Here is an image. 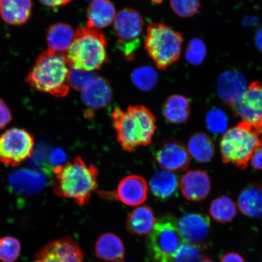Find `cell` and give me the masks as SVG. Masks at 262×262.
Returning <instances> with one entry per match:
<instances>
[{
	"mask_svg": "<svg viewBox=\"0 0 262 262\" xmlns=\"http://www.w3.org/2000/svg\"><path fill=\"white\" fill-rule=\"evenodd\" d=\"M117 142L127 152L152 142L157 129L155 115L142 105L129 106L126 111L115 108L111 114Z\"/></svg>",
	"mask_w": 262,
	"mask_h": 262,
	"instance_id": "obj_1",
	"label": "cell"
},
{
	"mask_svg": "<svg viewBox=\"0 0 262 262\" xmlns=\"http://www.w3.org/2000/svg\"><path fill=\"white\" fill-rule=\"evenodd\" d=\"M54 194L61 198L73 200L78 205L89 203L98 185V171L93 165H88L78 156L70 162L55 167Z\"/></svg>",
	"mask_w": 262,
	"mask_h": 262,
	"instance_id": "obj_2",
	"label": "cell"
},
{
	"mask_svg": "<svg viewBox=\"0 0 262 262\" xmlns=\"http://www.w3.org/2000/svg\"><path fill=\"white\" fill-rule=\"evenodd\" d=\"M70 71L65 54L48 49L39 55L26 81L38 91L55 97H64L71 88Z\"/></svg>",
	"mask_w": 262,
	"mask_h": 262,
	"instance_id": "obj_3",
	"label": "cell"
},
{
	"mask_svg": "<svg viewBox=\"0 0 262 262\" xmlns=\"http://www.w3.org/2000/svg\"><path fill=\"white\" fill-rule=\"evenodd\" d=\"M107 45L105 35L100 29L83 26L75 31L66 57L71 69L93 72L106 63Z\"/></svg>",
	"mask_w": 262,
	"mask_h": 262,
	"instance_id": "obj_4",
	"label": "cell"
},
{
	"mask_svg": "<svg viewBox=\"0 0 262 262\" xmlns=\"http://www.w3.org/2000/svg\"><path fill=\"white\" fill-rule=\"evenodd\" d=\"M261 145L260 134L251 123L243 120L222 137L220 144L222 161L245 169Z\"/></svg>",
	"mask_w": 262,
	"mask_h": 262,
	"instance_id": "obj_5",
	"label": "cell"
},
{
	"mask_svg": "<svg viewBox=\"0 0 262 262\" xmlns=\"http://www.w3.org/2000/svg\"><path fill=\"white\" fill-rule=\"evenodd\" d=\"M183 37L180 32L161 23L147 26L145 48L160 70H166L179 60Z\"/></svg>",
	"mask_w": 262,
	"mask_h": 262,
	"instance_id": "obj_6",
	"label": "cell"
},
{
	"mask_svg": "<svg viewBox=\"0 0 262 262\" xmlns=\"http://www.w3.org/2000/svg\"><path fill=\"white\" fill-rule=\"evenodd\" d=\"M113 24L118 49L126 60H133L141 43L144 25L142 15L136 10L123 9L117 13Z\"/></svg>",
	"mask_w": 262,
	"mask_h": 262,
	"instance_id": "obj_7",
	"label": "cell"
},
{
	"mask_svg": "<svg viewBox=\"0 0 262 262\" xmlns=\"http://www.w3.org/2000/svg\"><path fill=\"white\" fill-rule=\"evenodd\" d=\"M180 242L176 219L166 215L157 221L147 241V249L156 262H171Z\"/></svg>",
	"mask_w": 262,
	"mask_h": 262,
	"instance_id": "obj_8",
	"label": "cell"
},
{
	"mask_svg": "<svg viewBox=\"0 0 262 262\" xmlns=\"http://www.w3.org/2000/svg\"><path fill=\"white\" fill-rule=\"evenodd\" d=\"M34 145V137L27 130H6L0 136V163L12 167L20 165L31 156Z\"/></svg>",
	"mask_w": 262,
	"mask_h": 262,
	"instance_id": "obj_9",
	"label": "cell"
},
{
	"mask_svg": "<svg viewBox=\"0 0 262 262\" xmlns=\"http://www.w3.org/2000/svg\"><path fill=\"white\" fill-rule=\"evenodd\" d=\"M148 188L146 180L142 177L130 175L121 180L116 191H100L98 194L104 199L116 200L124 205L136 206L145 202Z\"/></svg>",
	"mask_w": 262,
	"mask_h": 262,
	"instance_id": "obj_10",
	"label": "cell"
},
{
	"mask_svg": "<svg viewBox=\"0 0 262 262\" xmlns=\"http://www.w3.org/2000/svg\"><path fill=\"white\" fill-rule=\"evenodd\" d=\"M155 158L160 168L172 172H182L188 168L190 156L187 147L180 141L168 139L157 149Z\"/></svg>",
	"mask_w": 262,
	"mask_h": 262,
	"instance_id": "obj_11",
	"label": "cell"
},
{
	"mask_svg": "<svg viewBox=\"0 0 262 262\" xmlns=\"http://www.w3.org/2000/svg\"><path fill=\"white\" fill-rule=\"evenodd\" d=\"M79 246L70 237L57 239L46 245L36 254L34 262H83Z\"/></svg>",
	"mask_w": 262,
	"mask_h": 262,
	"instance_id": "obj_12",
	"label": "cell"
},
{
	"mask_svg": "<svg viewBox=\"0 0 262 262\" xmlns=\"http://www.w3.org/2000/svg\"><path fill=\"white\" fill-rule=\"evenodd\" d=\"M210 228V219L208 215L201 213H190L177 221L180 237L185 243H202L207 237Z\"/></svg>",
	"mask_w": 262,
	"mask_h": 262,
	"instance_id": "obj_13",
	"label": "cell"
},
{
	"mask_svg": "<svg viewBox=\"0 0 262 262\" xmlns=\"http://www.w3.org/2000/svg\"><path fill=\"white\" fill-rule=\"evenodd\" d=\"M81 99L88 107L85 116L91 119L94 116V111L109 105L113 99V91L105 78L96 77L81 91Z\"/></svg>",
	"mask_w": 262,
	"mask_h": 262,
	"instance_id": "obj_14",
	"label": "cell"
},
{
	"mask_svg": "<svg viewBox=\"0 0 262 262\" xmlns=\"http://www.w3.org/2000/svg\"><path fill=\"white\" fill-rule=\"evenodd\" d=\"M232 110L237 116L251 124L262 120V81L253 82Z\"/></svg>",
	"mask_w": 262,
	"mask_h": 262,
	"instance_id": "obj_15",
	"label": "cell"
},
{
	"mask_svg": "<svg viewBox=\"0 0 262 262\" xmlns=\"http://www.w3.org/2000/svg\"><path fill=\"white\" fill-rule=\"evenodd\" d=\"M247 89V81L243 74L237 70L224 72L219 77V96L231 107L241 99Z\"/></svg>",
	"mask_w": 262,
	"mask_h": 262,
	"instance_id": "obj_16",
	"label": "cell"
},
{
	"mask_svg": "<svg viewBox=\"0 0 262 262\" xmlns=\"http://www.w3.org/2000/svg\"><path fill=\"white\" fill-rule=\"evenodd\" d=\"M179 186L186 199L201 202L207 198L210 192L211 183L207 173L201 170H191L182 177Z\"/></svg>",
	"mask_w": 262,
	"mask_h": 262,
	"instance_id": "obj_17",
	"label": "cell"
},
{
	"mask_svg": "<svg viewBox=\"0 0 262 262\" xmlns=\"http://www.w3.org/2000/svg\"><path fill=\"white\" fill-rule=\"evenodd\" d=\"M32 8V0H1L0 15L6 24L21 25L30 18Z\"/></svg>",
	"mask_w": 262,
	"mask_h": 262,
	"instance_id": "obj_18",
	"label": "cell"
},
{
	"mask_svg": "<svg viewBox=\"0 0 262 262\" xmlns=\"http://www.w3.org/2000/svg\"><path fill=\"white\" fill-rule=\"evenodd\" d=\"M116 8L110 0H93L87 9V26L101 29L113 24Z\"/></svg>",
	"mask_w": 262,
	"mask_h": 262,
	"instance_id": "obj_19",
	"label": "cell"
},
{
	"mask_svg": "<svg viewBox=\"0 0 262 262\" xmlns=\"http://www.w3.org/2000/svg\"><path fill=\"white\" fill-rule=\"evenodd\" d=\"M156 222L152 209L143 205L134 209L127 215L126 227L130 234L145 235L152 232Z\"/></svg>",
	"mask_w": 262,
	"mask_h": 262,
	"instance_id": "obj_20",
	"label": "cell"
},
{
	"mask_svg": "<svg viewBox=\"0 0 262 262\" xmlns=\"http://www.w3.org/2000/svg\"><path fill=\"white\" fill-rule=\"evenodd\" d=\"M179 180L174 172L166 170H158L150 179V191L160 201H166L176 194L178 191Z\"/></svg>",
	"mask_w": 262,
	"mask_h": 262,
	"instance_id": "obj_21",
	"label": "cell"
},
{
	"mask_svg": "<svg viewBox=\"0 0 262 262\" xmlns=\"http://www.w3.org/2000/svg\"><path fill=\"white\" fill-rule=\"evenodd\" d=\"M75 36L72 26L63 23L52 25L47 31L48 50L66 54L70 49Z\"/></svg>",
	"mask_w": 262,
	"mask_h": 262,
	"instance_id": "obj_22",
	"label": "cell"
},
{
	"mask_svg": "<svg viewBox=\"0 0 262 262\" xmlns=\"http://www.w3.org/2000/svg\"><path fill=\"white\" fill-rule=\"evenodd\" d=\"M239 210L248 217H262V189L257 185L247 186L238 198Z\"/></svg>",
	"mask_w": 262,
	"mask_h": 262,
	"instance_id": "obj_23",
	"label": "cell"
},
{
	"mask_svg": "<svg viewBox=\"0 0 262 262\" xmlns=\"http://www.w3.org/2000/svg\"><path fill=\"white\" fill-rule=\"evenodd\" d=\"M162 113L169 123L177 124L185 123L187 122L191 113L189 101L182 95H172L164 103Z\"/></svg>",
	"mask_w": 262,
	"mask_h": 262,
	"instance_id": "obj_24",
	"label": "cell"
},
{
	"mask_svg": "<svg viewBox=\"0 0 262 262\" xmlns=\"http://www.w3.org/2000/svg\"><path fill=\"white\" fill-rule=\"evenodd\" d=\"M96 253L98 258L104 260L122 261L124 257L123 242L113 233L101 235L97 241Z\"/></svg>",
	"mask_w": 262,
	"mask_h": 262,
	"instance_id": "obj_25",
	"label": "cell"
},
{
	"mask_svg": "<svg viewBox=\"0 0 262 262\" xmlns=\"http://www.w3.org/2000/svg\"><path fill=\"white\" fill-rule=\"evenodd\" d=\"M189 155L196 162L207 163L215 155V145L212 140L205 133H196L189 139L188 144Z\"/></svg>",
	"mask_w": 262,
	"mask_h": 262,
	"instance_id": "obj_26",
	"label": "cell"
},
{
	"mask_svg": "<svg viewBox=\"0 0 262 262\" xmlns=\"http://www.w3.org/2000/svg\"><path fill=\"white\" fill-rule=\"evenodd\" d=\"M14 188L24 193L38 191L45 184L43 176L30 171L15 172L10 178Z\"/></svg>",
	"mask_w": 262,
	"mask_h": 262,
	"instance_id": "obj_27",
	"label": "cell"
},
{
	"mask_svg": "<svg viewBox=\"0 0 262 262\" xmlns=\"http://www.w3.org/2000/svg\"><path fill=\"white\" fill-rule=\"evenodd\" d=\"M209 214L214 220L221 224L231 222L237 214V206L227 196L222 195L211 202Z\"/></svg>",
	"mask_w": 262,
	"mask_h": 262,
	"instance_id": "obj_28",
	"label": "cell"
},
{
	"mask_svg": "<svg viewBox=\"0 0 262 262\" xmlns=\"http://www.w3.org/2000/svg\"><path fill=\"white\" fill-rule=\"evenodd\" d=\"M131 80L140 90L149 91L155 87L158 75L155 69L146 66L134 70L131 75Z\"/></svg>",
	"mask_w": 262,
	"mask_h": 262,
	"instance_id": "obj_29",
	"label": "cell"
},
{
	"mask_svg": "<svg viewBox=\"0 0 262 262\" xmlns=\"http://www.w3.org/2000/svg\"><path fill=\"white\" fill-rule=\"evenodd\" d=\"M202 256L201 246L183 242L173 255L171 262H199Z\"/></svg>",
	"mask_w": 262,
	"mask_h": 262,
	"instance_id": "obj_30",
	"label": "cell"
},
{
	"mask_svg": "<svg viewBox=\"0 0 262 262\" xmlns=\"http://www.w3.org/2000/svg\"><path fill=\"white\" fill-rule=\"evenodd\" d=\"M228 124L227 115L219 108H213L206 114V125L209 132L224 133L228 128Z\"/></svg>",
	"mask_w": 262,
	"mask_h": 262,
	"instance_id": "obj_31",
	"label": "cell"
},
{
	"mask_svg": "<svg viewBox=\"0 0 262 262\" xmlns=\"http://www.w3.org/2000/svg\"><path fill=\"white\" fill-rule=\"evenodd\" d=\"M20 251V243L16 238L8 236L0 239V260L14 261L19 257Z\"/></svg>",
	"mask_w": 262,
	"mask_h": 262,
	"instance_id": "obj_32",
	"label": "cell"
},
{
	"mask_svg": "<svg viewBox=\"0 0 262 262\" xmlns=\"http://www.w3.org/2000/svg\"><path fill=\"white\" fill-rule=\"evenodd\" d=\"M207 54L204 42L199 38H193L189 42L186 50V59L190 64L199 65L204 62Z\"/></svg>",
	"mask_w": 262,
	"mask_h": 262,
	"instance_id": "obj_33",
	"label": "cell"
},
{
	"mask_svg": "<svg viewBox=\"0 0 262 262\" xmlns=\"http://www.w3.org/2000/svg\"><path fill=\"white\" fill-rule=\"evenodd\" d=\"M171 8L176 15L182 18L191 17L199 11L200 0H171Z\"/></svg>",
	"mask_w": 262,
	"mask_h": 262,
	"instance_id": "obj_34",
	"label": "cell"
},
{
	"mask_svg": "<svg viewBox=\"0 0 262 262\" xmlns=\"http://www.w3.org/2000/svg\"><path fill=\"white\" fill-rule=\"evenodd\" d=\"M95 77L96 75L92 72L75 70L71 68L70 86L75 90L82 91Z\"/></svg>",
	"mask_w": 262,
	"mask_h": 262,
	"instance_id": "obj_35",
	"label": "cell"
},
{
	"mask_svg": "<svg viewBox=\"0 0 262 262\" xmlns=\"http://www.w3.org/2000/svg\"><path fill=\"white\" fill-rule=\"evenodd\" d=\"M12 120V115L11 110L5 101L0 98V129L4 128Z\"/></svg>",
	"mask_w": 262,
	"mask_h": 262,
	"instance_id": "obj_36",
	"label": "cell"
},
{
	"mask_svg": "<svg viewBox=\"0 0 262 262\" xmlns=\"http://www.w3.org/2000/svg\"><path fill=\"white\" fill-rule=\"evenodd\" d=\"M67 159V155H65L63 150L60 149L54 150L51 155V162L53 163L55 166L64 165Z\"/></svg>",
	"mask_w": 262,
	"mask_h": 262,
	"instance_id": "obj_37",
	"label": "cell"
},
{
	"mask_svg": "<svg viewBox=\"0 0 262 262\" xmlns=\"http://www.w3.org/2000/svg\"><path fill=\"white\" fill-rule=\"evenodd\" d=\"M42 5L49 8H59L70 3L72 0H38Z\"/></svg>",
	"mask_w": 262,
	"mask_h": 262,
	"instance_id": "obj_38",
	"label": "cell"
},
{
	"mask_svg": "<svg viewBox=\"0 0 262 262\" xmlns=\"http://www.w3.org/2000/svg\"><path fill=\"white\" fill-rule=\"evenodd\" d=\"M251 163L254 168L262 171V145L254 154Z\"/></svg>",
	"mask_w": 262,
	"mask_h": 262,
	"instance_id": "obj_39",
	"label": "cell"
},
{
	"mask_svg": "<svg viewBox=\"0 0 262 262\" xmlns=\"http://www.w3.org/2000/svg\"><path fill=\"white\" fill-rule=\"evenodd\" d=\"M221 262H245V261L241 255L231 252V253L225 254L222 257Z\"/></svg>",
	"mask_w": 262,
	"mask_h": 262,
	"instance_id": "obj_40",
	"label": "cell"
},
{
	"mask_svg": "<svg viewBox=\"0 0 262 262\" xmlns=\"http://www.w3.org/2000/svg\"><path fill=\"white\" fill-rule=\"evenodd\" d=\"M255 44L258 49L262 52V28L257 32L256 37H255Z\"/></svg>",
	"mask_w": 262,
	"mask_h": 262,
	"instance_id": "obj_41",
	"label": "cell"
},
{
	"mask_svg": "<svg viewBox=\"0 0 262 262\" xmlns=\"http://www.w3.org/2000/svg\"><path fill=\"white\" fill-rule=\"evenodd\" d=\"M254 127L255 129L257 131L258 133L260 134L262 137V120L258 121V122L251 124Z\"/></svg>",
	"mask_w": 262,
	"mask_h": 262,
	"instance_id": "obj_42",
	"label": "cell"
},
{
	"mask_svg": "<svg viewBox=\"0 0 262 262\" xmlns=\"http://www.w3.org/2000/svg\"><path fill=\"white\" fill-rule=\"evenodd\" d=\"M199 262H213V261L210 259V258L206 257V258H202V259L201 261H200Z\"/></svg>",
	"mask_w": 262,
	"mask_h": 262,
	"instance_id": "obj_43",
	"label": "cell"
},
{
	"mask_svg": "<svg viewBox=\"0 0 262 262\" xmlns=\"http://www.w3.org/2000/svg\"><path fill=\"white\" fill-rule=\"evenodd\" d=\"M86 1H88V0H86ZM91 1H93V0H91Z\"/></svg>",
	"mask_w": 262,
	"mask_h": 262,
	"instance_id": "obj_44",
	"label": "cell"
},
{
	"mask_svg": "<svg viewBox=\"0 0 262 262\" xmlns=\"http://www.w3.org/2000/svg\"><path fill=\"white\" fill-rule=\"evenodd\" d=\"M0 1H1V0H0Z\"/></svg>",
	"mask_w": 262,
	"mask_h": 262,
	"instance_id": "obj_45",
	"label": "cell"
},
{
	"mask_svg": "<svg viewBox=\"0 0 262 262\" xmlns=\"http://www.w3.org/2000/svg\"></svg>",
	"mask_w": 262,
	"mask_h": 262,
	"instance_id": "obj_46",
	"label": "cell"
}]
</instances>
